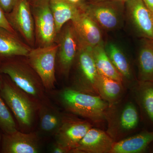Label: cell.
<instances>
[{"mask_svg":"<svg viewBox=\"0 0 153 153\" xmlns=\"http://www.w3.org/2000/svg\"><path fill=\"white\" fill-rule=\"evenodd\" d=\"M57 100L67 111L94 123L105 120L109 105L100 96L76 90L71 87L57 93Z\"/></svg>","mask_w":153,"mask_h":153,"instance_id":"6da1fadb","label":"cell"},{"mask_svg":"<svg viewBox=\"0 0 153 153\" xmlns=\"http://www.w3.org/2000/svg\"><path fill=\"white\" fill-rule=\"evenodd\" d=\"M19 57L4 60L0 66V73L9 76L15 85L39 103L46 99V89L27 59Z\"/></svg>","mask_w":153,"mask_h":153,"instance_id":"7a4b0ae2","label":"cell"},{"mask_svg":"<svg viewBox=\"0 0 153 153\" xmlns=\"http://www.w3.org/2000/svg\"><path fill=\"white\" fill-rule=\"evenodd\" d=\"M1 95L13 111L21 128L27 130L33 127L39 103L11 81L4 80Z\"/></svg>","mask_w":153,"mask_h":153,"instance_id":"3957f363","label":"cell"},{"mask_svg":"<svg viewBox=\"0 0 153 153\" xmlns=\"http://www.w3.org/2000/svg\"><path fill=\"white\" fill-rule=\"evenodd\" d=\"M140 118L138 110L132 102H118L109 105L105 115L107 133L115 142L123 139L137 127Z\"/></svg>","mask_w":153,"mask_h":153,"instance_id":"277c9868","label":"cell"},{"mask_svg":"<svg viewBox=\"0 0 153 153\" xmlns=\"http://www.w3.org/2000/svg\"><path fill=\"white\" fill-rule=\"evenodd\" d=\"M55 43L58 45L56 66L59 73L67 77L82 45L71 21L65 24L57 33Z\"/></svg>","mask_w":153,"mask_h":153,"instance_id":"5b68a950","label":"cell"},{"mask_svg":"<svg viewBox=\"0 0 153 153\" xmlns=\"http://www.w3.org/2000/svg\"><path fill=\"white\" fill-rule=\"evenodd\" d=\"M74 65L76 73L71 87L85 93L98 95L97 85L99 73L94 63L92 48L82 44Z\"/></svg>","mask_w":153,"mask_h":153,"instance_id":"8992f818","label":"cell"},{"mask_svg":"<svg viewBox=\"0 0 153 153\" xmlns=\"http://www.w3.org/2000/svg\"><path fill=\"white\" fill-rule=\"evenodd\" d=\"M57 48L56 43L48 47L32 48L25 57L41 78L46 90H51L55 88Z\"/></svg>","mask_w":153,"mask_h":153,"instance_id":"52a82bcc","label":"cell"},{"mask_svg":"<svg viewBox=\"0 0 153 153\" xmlns=\"http://www.w3.org/2000/svg\"><path fill=\"white\" fill-rule=\"evenodd\" d=\"M34 19L37 47H46L55 43L57 36L49 0H39L31 5Z\"/></svg>","mask_w":153,"mask_h":153,"instance_id":"ba28073f","label":"cell"},{"mask_svg":"<svg viewBox=\"0 0 153 153\" xmlns=\"http://www.w3.org/2000/svg\"><path fill=\"white\" fill-rule=\"evenodd\" d=\"M79 4L101 29L108 31L112 30L120 25L124 3L82 2Z\"/></svg>","mask_w":153,"mask_h":153,"instance_id":"9c48e42d","label":"cell"},{"mask_svg":"<svg viewBox=\"0 0 153 153\" xmlns=\"http://www.w3.org/2000/svg\"><path fill=\"white\" fill-rule=\"evenodd\" d=\"M6 18L12 27L32 48L36 45L35 24L28 0H18Z\"/></svg>","mask_w":153,"mask_h":153,"instance_id":"30bf717a","label":"cell"},{"mask_svg":"<svg viewBox=\"0 0 153 153\" xmlns=\"http://www.w3.org/2000/svg\"><path fill=\"white\" fill-rule=\"evenodd\" d=\"M92 126L87 120L63 114L62 123L55 135V142L71 153Z\"/></svg>","mask_w":153,"mask_h":153,"instance_id":"8fae6325","label":"cell"},{"mask_svg":"<svg viewBox=\"0 0 153 153\" xmlns=\"http://www.w3.org/2000/svg\"><path fill=\"white\" fill-rule=\"evenodd\" d=\"M71 21L82 45L93 48L103 44L101 28L79 4Z\"/></svg>","mask_w":153,"mask_h":153,"instance_id":"7c38bea8","label":"cell"},{"mask_svg":"<svg viewBox=\"0 0 153 153\" xmlns=\"http://www.w3.org/2000/svg\"><path fill=\"white\" fill-rule=\"evenodd\" d=\"M2 151L5 153H38L40 151L38 135L36 133H24L19 131L5 134Z\"/></svg>","mask_w":153,"mask_h":153,"instance_id":"4fadbf2b","label":"cell"},{"mask_svg":"<svg viewBox=\"0 0 153 153\" xmlns=\"http://www.w3.org/2000/svg\"><path fill=\"white\" fill-rule=\"evenodd\" d=\"M125 4L130 18L140 36L153 40V15L143 0H128Z\"/></svg>","mask_w":153,"mask_h":153,"instance_id":"5bb4252c","label":"cell"},{"mask_svg":"<svg viewBox=\"0 0 153 153\" xmlns=\"http://www.w3.org/2000/svg\"><path fill=\"white\" fill-rule=\"evenodd\" d=\"M114 143L106 132L92 127L71 153H110Z\"/></svg>","mask_w":153,"mask_h":153,"instance_id":"9a60e30c","label":"cell"},{"mask_svg":"<svg viewBox=\"0 0 153 153\" xmlns=\"http://www.w3.org/2000/svg\"><path fill=\"white\" fill-rule=\"evenodd\" d=\"M32 49L17 34L0 27V60L27 57Z\"/></svg>","mask_w":153,"mask_h":153,"instance_id":"2e32d148","label":"cell"},{"mask_svg":"<svg viewBox=\"0 0 153 153\" xmlns=\"http://www.w3.org/2000/svg\"><path fill=\"white\" fill-rule=\"evenodd\" d=\"M38 112L40 130L47 135H55L62 123L63 114L46 99L39 102Z\"/></svg>","mask_w":153,"mask_h":153,"instance_id":"e0dca14e","label":"cell"},{"mask_svg":"<svg viewBox=\"0 0 153 153\" xmlns=\"http://www.w3.org/2000/svg\"><path fill=\"white\" fill-rule=\"evenodd\" d=\"M153 142V131H144L115 142L110 153H140Z\"/></svg>","mask_w":153,"mask_h":153,"instance_id":"ac0fdd59","label":"cell"},{"mask_svg":"<svg viewBox=\"0 0 153 153\" xmlns=\"http://www.w3.org/2000/svg\"><path fill=\"white\" fill-rule=\"evenodd\" d=\"M137 62L138 80L153 82V40L143 39Z\"/></svg>","mask_w":153,"mask_h":153,"instance_id":"d6986e66","label":"cell"},{"mask_svg":"<svg viewBox=\"0 0 153 153\" xmlns=\"http://www.w3.org/2000/svg\"><path fill=\"white\" fill-rule=\"evenodd\" d=\"M134 92L144 115L153 124V82L137 80L134 86Z\"/></svg>","mask_w":153,"mask_h":153,"instance_id":"ffe728a7","label":"cell"},{"mask_svg":"<svg viewBox=\"0 0 153 153\" xmlns=\"http://www.w3.org/2000/svg\"><path fill=\"white\" fill-rule=\"evenodd\" d=\"M97 93L103 100L112 105L119 102L124 93L123 83L99 74Z\"/></svg>","mask_w":153,"mask_h":153,"instance_id":"44dd1931","label":"cell"},{"mask_svg":"<svg viewBox=\"0 0 153 153\" xmlns=\"http://www.w3.org/2000/svg\"><path fill=\"white\" fill-rule=\"evenodd\" d=\"M49 4L58 33L64 25L73 19L79 4H72L67 0H49Z\"/></svg>","mask_w":153,"mask_h":153,"instance_id":"7402d4cb","label":"cell"},{"mask_svg":"<svg viewBox=\"0 0 153 153\" xmlns=\"http://www.w3.org/2000/svg\"><path fill=\"white\" fill-rule=\"evenodd\" d=\"M92 52L96 67L99 74L123 83V77L111 61L104 44L92 48Z\"/></svg>","mask_w":153,"mask_h":153,"instance_id":"603a6c76","label":"cell"},{"mask_svg":"<svg viewBox=\"0 0 153 153\" xmlns=\"http://www.w3.org/2000/svg\"><path fill=\"white\" fill-rule=\"evenodd\" d=\"M105 48L111 61L123 79L131 80L132 77L131 67L124 53L113 43H108Z\"/></svg>","mask_w":153,"mask_h":153,"instance_id":"cb8c5ba5","label":"cell"},{"mask_svg":"<svg viewBox=\"0 0 153 153\" xmlns=\"http://www.w3.org/2000/svg\"><path fill=\"white\" fill-rule=\"evenodd\" d=\"M0 128L5 134H10L17 131L13 116L2 99L0 97Z\"/></svg>","mask_w":153,"mask_h":153,"instance_id":"d4e9b609","label":"cell"},{"mask_svg":"<svg viewBox=\"0 0 153 153\" xmlns=\"http://www.w3.org/2000/svg\"><path fill=\"white\" fill-rule=\"evenodd\" d=\"M0 27L5 28L6 30H9L10 32L14 34H17L8 22L6 18L5 13L3 10L1 5H0Z\"/></svg>","mask_w":153,"mask_h":153,"instance_id":"484cf974","label":"cell"},{"mask_svg":"<svg viewBox=\"0 0 153 153\" xmlns=\"http://www.w3.org/2000/svg\"><path fill=\"white\" fill-rule=\"evenodd\" d=\"M18 0H0V5L5 13H10Z\"/></svg>","mask_w":153,"mask_h":153,"instance_id":"4316f807","label":"cell"},{"mask_svg":"<svg viewBox=\"0 0 153 153\" xmlns=\"http://www.w3.org/2000/svg\"><path fill=\"white\" fill-rule=\"evenodd\" d=\"M50 152L52 153H66L68 152L63 147L55 142L50 148Z\"/></svg>","mask_w":153,"mask_h":153,"instance_id":"83f0119b","label":"cell"},{"mask_svg":"<svg viewBox=\"0 0 153 153\" xmlns=\"http://www.w3.org/2000/svg\"><path fill=\"white\" fill-rule=\"evenodd\" d=\"M128 0H82V2H99L110 1L114 2L122 3L125 4Z\"/></svg>","mask_w":153,"mask_h":153,"instance_id":"f1b7e54d","label":"cell"},{"mask_svg":"<svg viewBox=\"0 0 153 153\" xmlns=\"http://www.w3.org/2000/svg\"><path fill=\"white\" fill-rule=\"evenodd\" d=\"M143 2L153 15V0H143Z\"/></svg>","mask_w":153,"mask_h":153,"instance_id":"f546056e","label":"cell"},{"mask_svg":"<svg viewBox=\"0 0 153 153\" xmlns=\"http://www.w3.org/2000/svg\"><path fill=\"white\" fill-rule=\"evenodd\" d=\"M68 1L74 4H79L82 2V0H67Z\"/></svg>","mask_w":153,"mask_h":153,"instance_id":"4dcf8cb0","label":"cell"},{"mask_svg":"<svg viewBox=\"0 0 153 153\" xmlns=\"http://www.w3.org/2000/svg\"><path fill=\"white\" fill-rule=\"evenodd\" d=\"M1 73H0V89H1L3 84V82H4V80L2 77L1 75Z\"/></svg>","mask_w":153,"mask_h":153,"instance_id":"1f68e13d","label":"cell"},{"mask_svg":"<svg viewBox=\"0 0 153 153\" xmlns=\"http://www.w3.org/2000/svg\"><path fill=\"white\" fill-rule=\"evenodd\" d=\"M38 1H39V0H28L29 2L30 3V5L33 4L36 2Z\"/></svg>","mask_w":153,"mask_h":153,"instance_id":"d6a6232c","label":"cell"}]
</instances>
